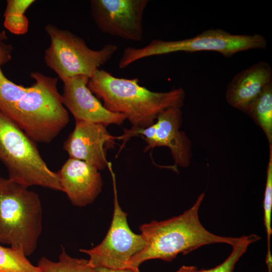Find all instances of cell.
<instances>
[{"instance_id":"14","label":"cell","mask_w":272,"mask_h":272,"mask_svg":"<svg viewBox=\"0 0 272 272\" xmlns=\"http://www.w3.org/2000/svg\"><path fill=\"white\" fill-rule=\"evenodd\" d=\"M34 0H8L4 13V26L12 34L23 35L29 27V21L24 15Z\"/></svg>"},{"instance_id":"19","label":"cell","mask_w":272,"mask_h":272,"mask_svg":"<svg viewBox=\"0 0 272 272\" xmlns=\"http://www.w3.org/2000/svg\"><path fill=\"white\" fill-rule=\"evenodd\" d=\"M264 224L267 239V252H270V240L272 234V145H269V159L266 170V179L263 199Z\"/></svg>"},{"instance_id":"17","label":"cell","mask_w":272,"mask_h":272,"mask_svg":"<svg viewBox=\"0 0 272 272\" xmlns=\"http://www.w3.org/2000/svg\"><path fill=\"white\" fill-rule=\"evenodd\" d=\"M26 256L20 249L0 244V272H40Z\"/></svg>"},{"instance_id":"11","label":"cell","mask_w":272,"mask_h":272,"mask_svg":"<svg viewBox=\"0 0 272 272\" xmlns=\"http://www.w3.org/2000/svg\"><path fill=\"white\" fill-rule=\"evenodd\" d=\"M90 79L85 76L73 77L63 82L62 102L75 120L121 125L126 120L122 114L106 109L88 87Z\"/></svg>"},{"instance_id":"16","label":"cell","mask_w":272,"mask_h":272,"mask_svg":"<svg viewBox=\"0 0 272 272\" xmlns=\"http://www.w3.org/2000/svg\"><path fill=\"white\" fill-rule=\"evenodd\" d=\"M37 266L40 272H98L89 265L88 260L69 255L63 247L57 261L54 262L42 257L38 262Z\"/></svg>"},{"instance_id":"15","label":"cell","mask_w":272,"mask_h":272,"mask_svg":"<svg viewBox=\"0 0 272 272\" xmlns=\"http://www.w3.org/2000/svg\"><path fill=\"white\" fill-rule=\"evenodd\" d=\"M248 114L262 130L269 144L272 145V84L255 101Z\"/></svg>"},{"instance_id":"10","label":"cell","mask_w":272,"mask_h":272,"mask_svg":"<svg viewBox=\"0 0 272 272\" xmlns=\"http://www.w3.org/2000/svg\"><path fill=\"white\" fill-rule=\"evenodd\" d=\"M119 137L111 135L98 123L75 120V126L63 143L69 158L83 161L102 170L107 167V151L114 148Z\"/></svg>"},{"instance_id":"21","label":"cell","mask_w":272,"mask_h":272,"mask_svg":"<svg viewBox=\"0 0 272 272\" xmlns=\"http://www.w3.org/2000/svg\"><path fill=\"white\" fill-rule=\"evenodd\" d=\"M98 272H140V271H133L130 269H111L103 267L95 268Z\"/></svg>"},{"instance_id":"1","label":"cell","mask_w":272,"mask_h":272,"mask_svg":"<svg viewBox=\"0 0 272 272\" xmlns=\"http://www.w3.org/2000/svg\"><path fill=\"white\" fill-rule=\"evenodd\" d=\"M204 196V193L200 194L192 206L179 216L141 225L145 245L131 258L126 269L139 271L142 263L152 259L171 261L180 253L186 254L208 244L227 243L233 246L237 243L241 237L218 236L201 224L198 212Z\"/></svg>"},{"instance_id":"13","label":"cell","mask_w":272,"mask_h":272,"mask_svg":"<svg viewBox=\"0 0 272 272\" xmlns=\"http://www.w3.org/2000/svg\"><path fill=\"white\" fill-rule=\"evenodd\" d=\"M272 84V69L264 61H259L240 71L229 83L226 100L232 107L248 114L252 106Z\"/></svg>"},{"instance_id":"20","label":"cell","mask_w":272,"mask_h":272,"mask_svg":"<svg viewBox=\"0 0 272 272\" xmlns=\"http://www.w3.org/2000/svg\"><path fill=\"white\" fill-rule=\"evenodd\" d=\"M8 37L5 31H0V52L13 50L12 45L5 43Z\"/></svg>"},{"instance_id":"18","label":"cell","mask_w":272,"mask_h":272,"mask_svg":"<svg viewBox=\"0 0 272 272\" xmlns=\"http://www.w3.org/2000/svg\"><path fill=\"white\" fill-rule=\"evenodd\" d=\"M260 238L256 234L241 237L239 241L232 246V252L223 262L213 268L198 270V272H234L236 262L245 252L248 246Z\"/></svg>"},{"instance_id":"9","label":"cell","mask_w":272,"mask_h":272,"mask_svg":"<svg viewBox=\"0 0 272 272\" xmlns=\"http://www.w3.org/2000/svg\"><path fill=\"white\" fill-rule=\"evenodd\" d=\"M148 0H91L92 18L103 33L132 41L143 37Z\"/></svg>"},{"instance_id":"5","label":"cell","mask_w":272,"mask_h":272,"mask_svg":"<svg viewBox=\"0 0 272 272\" xmlns=\"http://www.w3.org/2000/svg\"><path fill=\"white\" fill-rule=\"evenodd\" d=\"M266 46L265 37L259 34H232L221 29H210L191 38L174 41L154 39L143 47H127L118 66L123 69L143 58L177 52L216 51L229 57L240 51L265 49Z\"/></svg>"},{"instance_id":"22","label":"cell","mask_w":272,"mask_h":272,"mask_svg":"<svg viewBox=\"0 0 272 272\" xmlns=\"http://www.w3.org/2000/svg\"><path fill=\"white\" fill-rule=\"evenodd\" d=\"M176 272H198L196 267L193 266H182Z\"/></svg>"},{"instance_id":"6","label":"cell","mask_w":272,"mask_h":272,"mask_svg":"<svg viewBox=\"0 0 272 272\" xmlns=\"http://www.w3.org/2000/svg\"><path fill=\"white\" fill-rule=\"evenodd\" d=\"M45 30L50 39L45 62L62 82L79 75L91 79L118 49L109 43L100 49H92L82 38L52 24L46 25Z\"/></svg>"},{"instance_id":"7","label":"cell","mask_w":272,"mask_h":272,"mask_svg":"<svg viewBox=\"0 0 272 272\" xmlns=\"http://www.w3.org/2000/svg\"><path fill=\"white\" fill-rule=\"evenodd\" d=\"M108 168L111 174L114 191V212L109 230L103 240L90 249H80L89 256L88 264L97 268L126 269L131 258L145 245L142 235L134 233L129 228L127 214L120 207L117 198L115 176L112 165Z\"/></svg>"},{"instance_id":"8","label":"cell","mask_w":272,"mask_h":272,"mask_svg":"<svg viewBox=\"0 0 272 272\" xmlns=\"http://www.w3.org/2000/svg\"><path fill=\"white\" fill-rule=\"evenodd\" d=\"M182 123L181 108H169L159 114L155 123L142 129H124L120 140L122 146L128 139L140 135L146 143L144 152L157 147L168 148L175 166L187 167L191 157V144L184 132L180 130Z\"/></svg>"},{"instance_id":"2","label":"cell","mask_w":272,"mask_h":272,"mask_svg":"<svg viewBox=\"0 0 272 272\" xmlns=\"http://www.w3.org/2000/svg\"><path fill=\"white\" fill-rule=\"evenodd\" d=\"M139 82L137 78H117L98 70L90 79L88 87L106 109L124 115L131 129L146 128L154 124L164 110L183 106L185 92L182 88L154 92L140 85Z\"/></svg>"},{"instance_id":"4","label":"cell","mask_w":272,"mask_h":272,"mask_svg":"<svg viewBox=\"0 0 272 272\" xmlns=\"http://www.w3.org/2000/svg\"><path fill=\"white\" fill-rule=\"evenodd\" d=\"M35 143L0 113V161L8 178L27 188L39 186L62 191L56 172L47 166Z\"/></svg>"},{"instance_id":"12","label":"cell","mask_w":272,"mask_h":272,"mask_svg":"<svg viewBox=\"0 0 272 272\" xmlns=\"http://www.w3.org/2000/svg\"><path fill=\"white\" fill-rule=\"evenodd\" d=\"M56 173L62 191L75 206L91 203L101 192L99 170L83 161L69 158Z\"/></svg>"},{"instance_id":"3","label":"cell","mask_w":272,"mask_h":272,"mask_svg":"<svg viewBox=\"0 0 272 272\" xmlns=\"http://www.w3.org/2000/svg\"><path fill=\"white\" fill-rule=\"evenodd\" d=\"M39 195L9 178L0 177V244L22 250H35L42 229Z\"/></svg>"}]
</instances>
